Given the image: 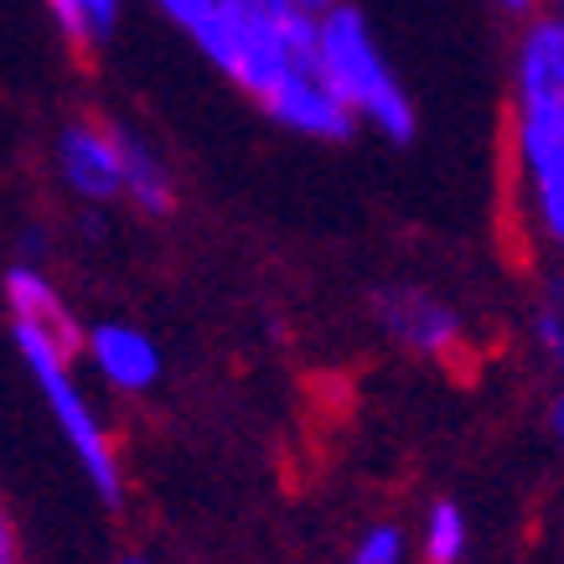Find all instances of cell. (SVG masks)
<instances>
[{
	"instance_id": "1",
	"label": "cell",
	"mask_w": 564,
	"mask_h": 564,
	"mask_svg": "<svg viewBox=\"0 0 564 564\" xmlns=\"http://www.w3.org/2000/svg\"><path fill=\"white\" fill-rule=\"evenodd\" d=\"M192 42L228 84L264 109L301 63H322V17L295 0H223Z\"/></svg>"
},
{
	"instance_id": "2",
	"label": "cell",
	"mask_w": 564,
	"mask_h": 564,
	"mask_svg": "<svg viewBox=\"0 0 564 564\" xmlns=\"http://www.w3.org/2000/svg\"><path fill=\"white\" fill-rule=\"evenodd\" d=\"M11 343H17L21 362L32 368L36 389L47 399V410H52V420H57V430H63V441L73 445L78 466H84L88 481H94V492H99L109 508H120L124 477H120L115 441H109L104 420L94 414V404L84 399L78 378H73L78 343H68V337H57V332H47V326H36V322H21V316H11Z\"/></svg>"
},
{
	"instance_id": "3",
	"label": "cell",
	"mask_w": 564,
	"mask_h": 564,
	"mask_svg": "<svg viewBox=\"0 0 564 564\" xmlns=\"http://www.w3.org/2000/svg\"><path fill=\"white\" fill-rule=\"evenodd\" d=\"M316 57H322L326 84L352 104L358 120H368L393 145H410L414 124H420L414 120V104L404 94V84L393 78V68L383 63V52H378L362 11L337 0L322 17V47H316Z\"/></svg>"
},
{
	"instance_id": "4",
	"label": "cell",
	"mask_w": 564,
	"mask_h": 564,
	"mask_svg": "<svg viewBox=\"0 0 564 564\" xmlns=\"http://www.w3.org/2000/svg\"><path fill=\"white\" fill-rule=\"evenodd\" d=\"M373 316L393 343L404 347V352H414V358L445 362L466 347L462 316L445 306L435 291H420V285H389V291H378Z\"/></svg>"
},
{
	"instance_id": "5",
	"label": "cell",
	"mask_w": 564,
	"mask_h": 564,
	"mask_svg": "<svg viewBox=\"0 0 564 564\" xmlns=\"http://www.w3.org/2000/svg\"><path fill=\"white\" fill-rule=\"evenodd\" d=\"M513 172L533 243L564 254V135H513Z\"/></svg>"
},
{
	"instance_id": "6",
	"label": "cell",
	"mask_w": 564,
	"mask_h": 564,
	"mask_svg": "<svg viewBox=\"0 0 564 564\" xmlns=\"http://www.w3.org/2000/svg\"><path fill=\"white\" fill-rule=\"evenodd\" d=\"M57 176L88 203L124 197V124L68 120L57 130Z\"/></svg>"
},
{
	"instance_id": "7",
	"label": "cell",
	"mask_w": 564,
	"mask_h": 564,
	"mask_svg": "<svg viewBox=\"0 0 564 564\" xmlns=\"http://www.w3.org/2000/svg\"><path fill=\"white\" fill-rule=\"evenodd\" d=\"M264 115H270L280 130L306 135V140H347L352 130H358L352 104L326 84L322 63H301V68L280 84V94L264 104Z\"/></svg>"
},
{
	"instance_id": "8",
	"label": "cell",
	"mask_w": 564,
	"mask_h": 564,
	"mask_svg": "<svg viewBox=\"0 0 564 564\" xmlns=\"http://www.w3.org/2000/svg\"><path fill=\"white\" fill-rule=\"evenodd\" d=\"M84 352H88V362L99 368V378L109 383V389L145 393V389L161 383V347H155L140 326L99 322L84 337Z\"/></svg>"
},
{
	"instance_id": "9",
	"label": "cell",
	"mask_w": 564,
	"mask_h": 564,
	"mask_svg": "<svg viewBox=\"0 0 564 564\" xmlns=\"http://www.w3.org/2000/svg\"><path fill=\"white\" fill-rule=\"evenodd\" d=\"M0 291H6L11 316L47 326V332H57V337H68V343L84 347V332H78V322H73L68 301L57 295V285H52L36 264H26V259H21V264H11V270H6V280H0Z\"/></svg>"
},
{
	"instance_id": "10",
	"label": "cell",
	"mask_w": 564,
	"mask_h": 564,
	"mask_svg": "<svg viewBox=\"0 0 564 564\" xmlns=\"http://www.w3.org/2000/svg\"><path fill=\"white\" fill-rule=\"evenodd\" d=\"M124 203L145 213V218H166L176 207V182L172 166L161 161L151 140H140L124 130Z\"/></svg>"
},
{
	"instance_id": "11",
	"label": "cell",
	"mask_w": 564,
	"mask_h": 564,
	"mask_svg": "<svg viewBox=\"0 0 564 564\" xmlns=\"http://www.w3.org/2000/svg\"><path fill=\"white\" fill-rule=\"evenodd\" d=\"M466 544H471V529H466V513L441 497V502H430L425 513V533H420V554L425 564H462L466 560Z\"/></svg>"
},
{
	"instance_id": "12",
	"label": "cell",
	"mask_w": 564,
	"mask_h": 564,
	"mask_svg": "<svg viewBox=\"0 0 564 564\" xmlns=\"http://www.w3.org/2000/svg\"><path fill=\"white\" fill-rule=\"evenodd\" d=\"M410 560V539L399 523H373L362 529V539L352 544V560L347 564H404Z\"/></svg>"
},
{
	"instance_id": "13",
	"label": "cell",
	"mask_w": 564,
	"mask_h": 564,
	"mask_svg": "<svg viewBox=\"0 0 564 564\" xmlns=\"http://www.w3.org/2000/svg\"><path fill=\"white\" fill-rule=\"evenodd\" d=\"M529 326H533V347L544 352V362L554 368V373H564V306L549 291H544V301L533 306Z\"/></svg>"
},
{
	"instance_id": "14",
	"label": "cell",
	"mask_w": 564,
	"mask_h": 564,
	"mask_svg": "<svg viewBox=\"0 0 564 564\" xmlns=\"http://www.w3.org/2000/svg\"><path fill=\"white\" fill-rule=\"evenodd\" d=\"M42 6H47V17L57 21V32H63L73 57H94L99 36H94V26H88V17H84V0H42Z\"/></svg>"
},
{
	"instance_id": "15",
	"label": "cell",
	"mask_w": 564,
	"mask_h": 564,
	"mask_svg": "<svg viewBox=\"0 0 564 564\" xmlns=\"http://www.w3.org/2000/svg\"><path fill=\"white\" fill-rule=\"evenodd\" d=\"M155 6H161V11H166V17H172L187 36H197L207 26V17L218 11L223 0H155Z\"/></svg>"
},
{
	"instance_id": "16",
	"label": "cell",
	"mask_w": 564,
	"mask_h": 564,
	"mask_svg": "<svg viewBox=\"0 0 564 564\" xmlns=\"http://www.w3.org/2000/svg\"><path fill=\"white\" fill-rule=\"evenodd\" d=\"M84 17H88V26H94V36H109L115 32V21H120V0H84Z\"/></svg>"
},
{
	"instance_id": "17",
	"label": "cell",
	"mask_w": 564,
	"mask_h": 564,
	"mask_svg": "<svg viewBox=\"0 0 564 564\" xmlns=\"http://www.w3.org/2000/svg\"><path fill=\"white\" fill-rule=\"evenodd\" d=\"M0 564H21V533L6 502H0Z\"/></svg>"
},
{
	"instance_id": "18",
	"label": "cell",
	"mask_w": 564,
	"mask_h": 564,
	"mask_svg": "<svg viewBox=\"0 0 564 564\" xmlns=\"http://www.w3.org/2000/svg\"><path fill=\"white\" fill-rule=\"evenodd\" d=\"M549 435H554L560 451H564V383H560V393L549 399Z\"/></svg>"
},
{
	"instance_id": "19",
	"label": "cell",
	"mask_w": 564,
	"mask_h": 564,
	"mask_svg": "<svg viewBox=\"0 0 564 564\" xmlns=\"http://www.w3.org/2000/svg\"><path fill=\"white\" fill-rule=\"evenodd\" d=\"M497 6H502V11H508V17H539V11H544V0H497Z\"/></svg>"
},
{
	"instance_id": "20",
	"label": "cell",
	"mask_w": 564,
	"mask_h": 564,
	"mask_svg": "<svg viewBox=\"0 0 564 564\" xmlns=\"http://www.w3.org/2000/svg\"><path fill=\"white\" fill-rule=\"evenodd\" d=\"M295 6H306V11H316V17H326V11H332L337 0H295Z\"/></svg>"
},
{
	"instance_id": "21",
	"label": "cell",
	"mask_w": 564,
	"mask_h": 564,
	"mask_svg": "<svg viewBox=\"0 0 564 564\" xmlns=\"http://www.w3.org/2000/svg\"><path fill=\"white\" fill-rule=\"evenodd\" d=\"M120 564H140V560H120Z\"/></svg>"
}]
</instances>
